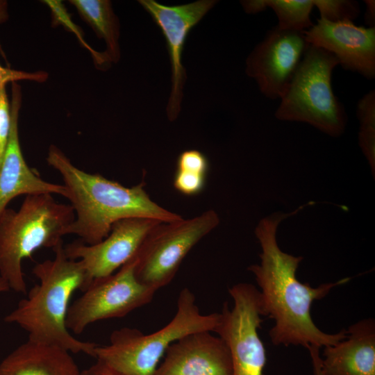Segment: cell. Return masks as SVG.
<instances>
[{"label": "cell", "instance_id": "8fae6325", "mask_svg": "<svg viewBox=\"0 0 375 375\" xmlns=\"http://www.w3.org/2000/svg\"><path fill=\"white\" fill-rule=\"evenodd\" d=\"M160 222H162L147 218L122 219L112 225L108 235L101 242L86 244L76 240L64 245L65 253L69 258L81 262L87 288L93 280L115 273L129 261L148 233Z\"/></svg>", "mask_w": 375, "mask_h": 375}, {"label": "cell", "instance_id": "5bb4252c", "mask_svg": "<svg viewBox=\"0 0 375 375\" xmlns=\"http://www.w3.org/2000/svg\"><path fill=\"white\" fill-rule=\"evenodd\" d=\"M153 375H232L230 352L210 331L193 333L168 347Z\"/></svg>", "mask_w": 375, "mask_h": 375}, {"label": "cell", "instance_id": "ffe728a7", "mask_svg": "<svg viewBox=\"0 0 375 375\" xmlns=\"http://www.w3.org/2000/svg\"><path fill=\"white\" fill-rule=\"evenodd\" d=\"M357 117L360 122L358 142L371 169L375 170V92L369 91L358 102Z\"/></svg>", "mask_w": 375, "mask_h": 375}, {"label": "cell", "instance_id": "277c9868", "mask_svg": "<svg viewBox=\"0 0 375 375\" xmlns=\"http://www.w3.org/2000/svg\"><path fill=\"white\" fill-rule=\"evenodd\" d=\"M74 219L71 205L58 202L51 194L27 195L18 210L6 208L0 214V277L10 290L27 293L23 260L63 242Z\"/></svg>", "mask_w": 375, "mask_h": 375}, {"label": "cell", "instance_id": "ba28073f", "mask_svg": "<svg viewBox=\"0 0 375 375\" xmlns=\"http://www.w3.org/2000/svg\"><path fill=\"white\" fill-rule=\"evenodd\" d=\"M134 256L115 273L93 280L68 310V330L81 334L96 322L123 317L149 303L156 293L135 273Z\"/></svg>", "mask_w": 375, "mask_h": 375}, {"label": "cell", "instance_id": "cb8c5ba5", "mask_svg": "<svg viewBox=\"0 0 375 375\" xmlns=\"http://www.w3.org/2000/svg\"><path fill=\"white\" fill-rule=\"evenodd\" d=\"M176 169L207 176L209 169V161L206 156L201 151L197 149H188L182 151L178 156Z\"/></svg>", "mask_w": 375, "mask_h": 375}, {"label": "cell", "instance_id": "d6986e66", "mask_svg": "<svg viewBox=\"0 0 375 375\" xmlns=\"http://www.w3.org/2000/svg\"><path fill=\"white\" fill-rule=\"evenodd\" d=\"M278 18L277 27L283 31L303 32L312 25V0H267Z\"/></svg>", "mask_w": 375, "mask_h": 375}, {"label": "cell", "instance_id": "ac0fdd59", "mask_svg": "<svg viewBox=\"0 0 375 375\" xmlns=\"http://www.w3.org/2000/svg\"><path fill=\"white\" fill-rule=\"evenodd\" d=\"M69 2L93 29L97 37L104 40L107 46L105 53L110 62H117L120 58L118 42L119 24L110 1L70 0Z\"/></svg>", "mask_w": 375, "mask_h": 375}, {"label": "cell", "instance_id": "f546056e", "mask_svg": "<svg viewBox=\"0 0 375 375\" xmlns=\"http://www.w3.org/2000/svg\"><path fill=\"white\" fill-rule=\"evenodd\" d=\"M365 22L367 25V27L375 26V1L374 0H365Z\"/></svg>", "mask_w": 375, "mask_h": 375}, {"label": "cell", "instance_id": "1f68e13d", "mask_svg": "<svg viewBox=\"0 0 375 375\" xmlns=\"http://www.w3.org/2000/svg\"><path fill=\"white\" fill-rule=\"evenodd\" d=\"M10 290L9 285L6 281L0 277V293L5 292Z\"/></svg>", "mask_w": 375, "mask_h": 375}, {"label": "cell", "instance_id": "7c38bea8", "mask_svg": "<svg viewBox=\"0 0 375 375\" xmlns=\"http://www.w3.org/2000/svg\"><path fill=\"white\" fill-rule=\"evenodd\" d=\"M138 2L161 30L167 43L172 72V89L167 114L169 119L174 121L181 110L183 88L187 78L182 64L186 39L191 30L217 1L199 0L176 6L164 5L155 0H139Z\"/></svg>", "mask_w": 375, "mask_h": 375}, {"label": "cell", "instance_id": "d4e9b609", "mask_svg": "<svg viewBox=\"0 0 375 375\" xmlns=\"http://www.w3.org/2000/svg\"><path fill=\"white\" fill-rule=\"evenodd\" d=\"M10 126V103H9L6 87H3L0 90V167L8 144Z\"/></svg>", "mask_w": 375, "mask_h": 375}, {"label": "cell", "instance_id": "f1b7e54d", "mask_svg": "<svg viewBox=\"0 0 375 375\" xmlns=\"http://www.w3.org/2000/svg\"><path fill=\"white\" fill-rule=\"evenodd\" d=\"M319 349L320 348L313 345H310L307 348L311 358L314 375H322L320 370V362L322 358L319 354Z\"/></svg>", "mask_w": 375, "mask_h": 375}, {"label": "cell", "instance_id": "7402d4cb", "mask_svg": "<svg viewBox=\"0 0 375 375\" xmlns=\"http://www.w3.org/2000/svg\"><path fill=\"white\" fill-rule=\"evenodd\" d=\"M322 19L338 22L356 19L360 13L358 2L349 0H312Z\"/></svg>", "mask_w": 375, "mask_h": 375}, {"label": "cell", "instance_id": "4fadbf2b", "mask_svg": "<svg viewBox=\"0 0 375 375\" xmlns=\"http://www.w3.org/2000/svg\"><path fill=\"white\" fill-rule=\"evenodd\" d=\"M303 33L307 43L333 53L344 69L374 78L375 26H357L351 20L330 22L318 19Z\"/></svg>", "mask_w": 375, "mask_h": 375}, {"label": "cell", "instance_id": "9a60e30c", "mask_svg": "<svg viewBox=\"0 0 375 375\" xmlns=\"http://www.w3.org/2000/svg\"><path fill=\"white\" fill-rule=\"evenodd\" d=\"M11 126L8 144L0 167V214L9 202L19 195L59 194L65 198L63 185L47 181L26 163L22 151L18 120L22 104L21 87L17 82L11 87Z\"/></svg>", "mask_w": 375, "mask_h": 375}, {"label": "cell", "instance_id": "52a82bcc", "mask_svg": "<svg viewBox=\"0 0 375 375\" xmlns=\"http://www.w3.org/2000/svg\"><path fill=\"white\" fill-rule=\"evenodd\" d=\"M219 224L212 209L192 218L158 223L134 256L137 278L156 292L167 285L190 250Z\"/></svg>", "mask_w": 375, "mask_h": 375}, {"label": "cell", "instance_id": "d6a6232c", "mask_svg": "<svg viewBox=\"0 0 375 375\" xmlns=\"http://www.w3.org/2000/svg\"><path fill=\"white\" fill-rule=\"evenodd\" d=\"M81 375H88L86 369L81 371Z\"/></svg>", "mask_w": 375, "mask_h": 375}, {"label": "cell", "instance_id": "4316f807", "mask_svg": "<svg viewBox=\"0 0 375 375\" xmlns=\"http://www.w3.org/2000/svg\"><path fill=\"white\" fill-rule=\"evenodd\" d=\"M88 375H122L103 362H97L86 369Z\"/></svg>", "mask_w": 375, "mask_h": 375}, {"label": "cell", "instance_id": "8992f818", "mask_svg": "<svg viewBox=\"0 0 375 375\" xmlns=\"http://www.w3.org/2000/svg\"><path fill=\"white\" fill-rule=\"evenodd\" d=\"M338 65L333 53L309 44L281 98L275 117L307 123L331 137L340 136L347 118L331 87L332 72Z\"/></svg>", "mask_w": 375, "mask_h": 375}, {"label": "cell", "instance_id": "4dcf8cb0", "mask_svg": "<svg viewBox=\"0 0 375 375\" xmlns=\"http://www.w3.org/2000/svg\"><path fill=\"white\" fill-rule=\"evenodd\" d=\"M8 17V2L5 0H0V24L6 22Z\"/></svg>", "mask_w": 375, "mask_h": 375}, {"label": "cell", "instance_id": "2e32d148", "mask_svg": "<svg viewBox=\"0 0 375 375\" xmlns=\"http://www.w3.org/2000/svg\"><path fill=\"white\" fill-rule=\"evenodd\" d=\"M345 338L324 347L322 375H375V322L362 319L349 327Z\"/></svg>", "mask_w": 375, "mask_h": 375}, {"label": "cell", "instance_id": "7a4b0ae2", "mask_svg": "<svg viewBox=\"0 0 375 375\" xmlns=\"http://www.w3.org/2000/svg\"><path fill=\"white\" fill-rule=\"evenodd\" d=\"M63 181L75 219L67 229L86 244H94L108 235L112 225L128 218H147L162 222L182 217L153 201L145 190V182L131 187L90 174L76 167L56 145L51 144L46 158Z\"/></svg>", "mask_w": 375, "mask_h": 375}, {"label": "cell", "instance_id": "6da1fadb", "mask_svg": "<svg viewBox=\"0 0 375 375\" xmlns=\"http://www.w3.org/2000/svg\"><path fill=\"white\" fill-rule=\"evenodd\" d=\"M302 208L290 213L276 212L259 222L255 234L261 247L260 262L250 265L248 270L260 288L262 315L274 320L269 332L273 344L321 348L335 344L345 338L347 332L345 329L336 333L322 331L312 319V304L326 297L333 288L347 283L350 278L316 288L297 278L296 272L303 258L283 251L278 244L276 233L282 220Z\"/></svg>", "mask_w": 375, "mask_h": 375}, {"label": "cell", "instance_id": "603a6c76", "mask_svg": "<svg viewBox=\"0 0 375 375\" xmlns=\"http://www.w3.org/2000/svg\"><path fill=\"white\" fill-rule=\"evenodd\" d=\"M207 176L188 171L176 169L173 185L175 190L186 196L200 194L205 188Z\"/></svg>", "mask_w": 375, "mask_h": 375}, {"label": "cell", "instance_id": "9c48e42d", "mask_svg": "<svg viewBox=\"0 0 375 375\" xmlns=\"http://www.w3.org/2000/svg\"><path fill=\"white\" fill-rule=\"evenodd\" d=\"M228 292L233 306L224 303L213 332L228 348L232 375H263L267 358L258 333L263 321L260 292L252 284L238 283Z\"/></svg>", "mask_w": 375, "mask_h": 375}, {"label": "cell", "instance_id": "83f0119b", "mask_svg": "<svg viewBox=\"0 0 375 375\" xmlns=\"http://www.w3.org/2000/svg\"><path fill=\"white\" fill-rule=\"evenodd\" d=\"M247 13L256 14L267 9V0H253L241 1Z\"/></svg>", "mask_w": 375, "mask_h": 375}, {"label": "cell", "instance_id": "e0dca14e", "mask_svg": "<svg viewBox=\"0 0 375 375\" xmlns=\"http://www.w3.org/2000/svg\"><path fill=\"white\" fill-rule=\"evenodd\" d=\"M70 352L28 340L0 363V375H81Z\"/></svg>", "mask_w": 375, "mask_h": 375}, {"label": "cell", "instance_id": "30bf717a", "mask_svg": "<svg viewBox=\"0 0 375 375\" xmlns=\"http://www.w3.org/2000/svg\"><path fill=\"white\" fill-rule=\"evenodd\" d=\"M303 32L269 30L247 59L246 73L270 99H281L307 49Z\"/></svg>", "mask_w": 375, "mask_h": 375}, {"label": "cell", "instance_id": "5b68a950", "mask_svg": "<svg viewBox=\"0 0 375 375\" xmlns=\"http://www.w3.org/2000/svg\"><path fill=\"white\" fill-rule=\"evenodd\" d=\"M219 313L202 314L193 292L183 288L178 297L176 312L169 322L152 333L135 328L114 331L108 345H98L94 358L122 375H153L168 347L185 335L213 332Z\"/></svg>", "mask_w": 375, "mask_h": 375}, {"label": "cell", "instance_id": "3957f363", "mask_svg": "<svg viewBox=\"0 0 375 375\" xmlns=\"http://www.w3.org/2000/svg\"><path fill=\"white\" fill-rule=\"evenodd\" d=\"M53 250V259L37 263L32 269L39 283L5 317L4 321L25 330L28 340L94 358V350L99 344L76 339L66 324L73 294L86 288L85 269L79 260L66 256L63 242Z\"/></svg>", "mask_w": 375, "mask_h": 375}, {"label": "cell", "instance_id": "484cf974", "mask_svg": "<svg viewBox=\"0 0 375 375\" xmlns=\"http://www.w3.org/2000/svg\"><path fill=\"white\" fill-rule=\"evenodd\" d=\"M49 77V74L44 71L25 72L22 70L12 69L6 67L0 64V90L6 87L9 82L13 83L18 81H31L38 83L45 82Z\"/></svg>", "mask_w": 375, "mask_h": 375}, {"label": "cell", "instance_id": "44dd1931", "mask_svg": "<svg viewBox=\"0 0 375 375\" xmlns=\"http://www.w3.org/2000/svg\"><path fill=\"white\" fill-rule=\"evenodd\" d=\"M42 2L46 4L51 10L52 26H62L68 31L73 33L81 44L90 51L97 67L103 69L108 63L110 62L108 56L105 52L96 51L86 42L81 29L73 22L61 1L44 0Z\"/></svg>", "mask_w": 375, "mask_h": 375}]
</instances>
